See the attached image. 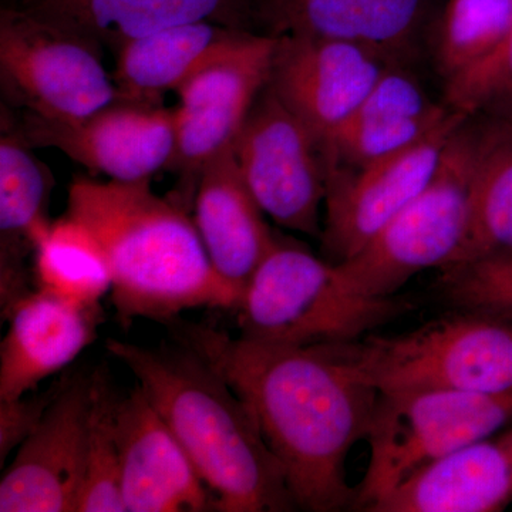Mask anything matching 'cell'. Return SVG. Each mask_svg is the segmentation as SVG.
Masks as SVG:
<instances>
[{"label": "cell", "mask_w": 512, "mask_h": 512, "mask_svg": "<svg viewBox=\"0 0 512 512\" xmlns=\"http://www.w3.org/2000/svg\"><path fill=\"white\" fill-rule=\"evenodd\" d=\"M511 25L512 0H448L434 46L444 83L490 55Z\"/></svg>", "instance_id": "obj_27"}, {"label": "cell", "mask_w": 512, "mask_h": 512, "mask_svg": "<svg viewBox=\"0 0 512 512\" xmlns=\"http://www.w3.org/2000/svg\"><path fill=\"white\" fill-rule=\"evenodd\" d=\"M477 121L470 220L436 286L451 309L512 320V120Z\"/></svg>", "instance_id": "obj_9"}, {"label": "cell", "mask_w": 512, "mask_h": 512, "mask_svg": "<svg viewBox=\"0 0 512 512\" xmlns=\"http://www.w3.org/2000/svg\"><path fill=\"white\" fill-rule=\"evenodd\" d=\"M32 275L39 291L80 308H99L111 291L109 262L100 242L67 214L37 229Z\"/></svg>", "instance_id": "obj_25"}, {"label": "cell", "mask_w": 512, "mask_h": 512, "mask_svg": "<svg viewBox=\"0 0 512 512\" xmlns=\"http://www.w3.org/2000/svg\"><path fill=\"white\" fill-rule=\"evenodd\" d=\"M443 99L468 117L512 120V25L490 55L444 83Z\"/></svg>", "instance_id": "obj_28"}, {"label": "cell", "mask_w": 512, "mask_h": 512, "mask_svg": "<svg viewBox=\"0 0 512 512\" xmlns=\"http://www.w3.org/2000/svg\"><path fill=\"white\" fill-rule=\"evenodd\" d=\"M239 30L201 20L128 40L114 52L120 99L161 104L165 92H175Z\"/></svg>", "instance_id": "obj_24"}, {"label": "cell", "mask_w": 512, "mask_h": 512, "mask_svg": "<svg viewBox=\"0 0 512 512\" xmlns=\"http://www.w3.org/2000/svg\"><path fill=\"white\" fill-rule=\"evenodd\" d=\"M99 313L39 289L20 298L5 315L10 323L0 349V400L26 396L69 366L96 338Z\"/></svg>", "instance_id": "obj_21"}, {"label": "cell", "mask_w": 512, "mask_h": 512, "mask_svg": "<svg viewBox=\"0 0 512 512\" xmlns=\"http://www.w3.org/2000/svg\"><path fill=\"white\" fill-rule=\"evenodd\" d=\"M116 423L126 511H215L211 491L140 386L117 402Z\"/></svg>", "instance_id": "obj_16"}, {"label": "cell", "mask_w": 512, "mask_h": 512, "mask_svg": "<svg viewBox=\"0 0 512 512\" xmlns=\"http://www.w3.org/2000/svg\"><path fill=\"white\" fill-rule=\"evenodd\" d=\"M178 340L231 386L284 468L299 510L353 511L346 461L366 440L379 392L329 346L271 345L184 325Z\"/></svg>", "instance_id": "obj_1"}, {"label": "cell", "mask_w": 512, "mask_h": 512, "mask_svg": "<svg viewBox=\"0 0 512 512\" xmlns=\"http://www.w3.org/2000/svg\"><path fill=\"white\" fill-rule=\"evenodd\" d=\"M30 2H32V0H19V5L18 6H26Z\"/></svg>", "instance_id": "obj_30"}, {"label": "cell", "mask_w": 512, "mask_h": 512, "mask_svg": "<svg viewBox=\"0 0 512 512\" xmlns=\"http://www.w3.org/2000/svg\"><path fill=\"white\" fill-rule=\"evenodd\" d=\"M407 63L393 64L365 100L323 144L328 165H363L406 150L454 113L431 99Z\"/></svg>", "instance_id": "obj_20"}, {"label": "cell", "mask_w": 512, "mask_h": 512, "mask_svg": "<svg viewBox=\"0 0 512 512\" xmlns=\"http://www.w3.org/2000/svg\"><path fill=\"white\" fill-rule=\"evenodd\" d=\"M117 399L101 373L93 375L87 421L83 476L76 512H126L121 491V458L117 439Z\"/></svg>", "instance_id": "obj_26"}, {"label": "cell", "mask_w": 512, "mask_h": 512, "mask_svg": "<svg viewBox=\"0 0 512 512\" xmlns=\"http://www.w3.org/2000/svg\"><path fill=\"white\" fill-rule=\"evenodd\" d=\"M93 376L57 393L0 480V512L74 511L83 476Z\"/></svg>", "instance_id": "obj_15"}, {"label": "cell", "mask_w": 512, "mask_h": 512, "mask_svg": "<svg viewBox=\"0 0 512 512\" xmlns=\"http://www.w3.org/2000/svg\"><path fill=\"white\" fill-rule=\"evenodd\" d=\"M55 392L42 396L0 400V464L20 447L45 417L46 410L56 397Z\"/></svg>", "instance_id": "obj_29"}, {"label": "cell", "mask_w": 512, "mask_h": 512, "mask_svg": "<svg viewBox=\"0 0 512 512\" xmlns=\"http://www.w3.org/2000/svg\"><path fill=\"white\" fill-rule=\"evenodd\" d=\"M278 39L239 30L175 92V150L168 168L197 180L205 164L234 147L271 77Z\"/></svg>", "instance_id": "obj_11"}, {"label": "cell", "mask_w": 512, "mask_h": 512, "mask_svg": "<svg viewBox=\"0 0 512 512\" xmlns=\"http://www.w3.org/2000/svg\"><path fill=\"white\" fill-rule=\"evenodd\" d=\"M419 308L412 296L365 295L339 266L278 238L242 293V338L271 345H342L375 333Z\"/></svg>", "instance_id": "obj_4"}, {"label": "cell", "mask_w": 512, "mask_h": 512, "mask_svg": "<svg viewBox=\"0 0 512 512\" xmlns=\"http://www.w3.org/2000/svg\"><path fill=\"white\" fill-rule=\"evenodd\" d=\"M30 147H52L111 181H151L175 150L174 109L119 99L79 123H52L25 114L13 124Z\"/></svg>", "instance_id": "obj_14"}, {"label": "cell", "mask_w": 512, "mask_h": 512, "mask_svg": "<svg viewBox=\"0 0 512 512\" xmlns=\"http://www.w3.org/2000/svg\"><path fill=\"white\" fill-rule=\"evenodd\" d=\"M12 123L0 137V302L3 316L29 291L26 259L37 229L50 221L53 180Z\"/></svg>", "instance_id": "obj_23"}, {"label": "cell", "mask_w": 512, "mask_h": 512, "mask_svg": "<svg viewBox=\"0 0 512 512\" xmlns=\"http://www.w3.org/2000/svg\"><path fill=\"white\" fill-rule=\"evenodd\" d=\"M468 119L454 110L406 150L363 165L326 167V217L320 237L326 261H348L409 205L430 183L448 141Z\"/></svg>", "instance_id": "obj_12"}, {"label": "cell", "mask_w": 512, "mask_h": 512, "mask_svg": "<svg viewBox=\"0 0 512 512\" xmlns=\"http://www.w3.org/2000/svg\"><path fill=\"white\" fill-rule=\"evenodd\" d=\"M269 87L320 147L372 92L394 60L376 47L336 37H276Z\"/></svg>", "instance_id": "obj_13"}, {"label": "cell", "mask_w": 512, "mask_h": 512, "mask_svg": "<svg viewBox=\"0 0 512 512\" xmlns=\"http://www.w3.org/2000/svg\"><path fill=\"white\" fill-rule=\"evenodd\" d=\"M19 8L113 52L128 40L201 20L247 30L242 0H32Z\"/></svg>", "instance_id": "obj_22"}, {"label": "cell", "mask_w": 512, "mask_h": 512, "mask_svg": "<svg viewBox=\"0 0 512 512\" xmlns=\"http://www.w3.org/2000/svg\"><path fill=\"white\" fill-rule=\"evenodd\" d=\"M107 350L136 376L214 497L215 511L284 512V468L231 386L187 346L148 349L110 339Z\"/></svg>", "instance_id": "obj_3"}, {"label": "cell", "mask_w": 512, "mask_h": 512, "mask_svg": "<svg viewBox=\"0 0 512 512\" xmlns=\"http://www.w3.org/2000/svg\"><path fill=\"white\" fill-rule=\"evenodd\" d=\"M512 503V424L434 461L367 512H495Z\"/></svg>", "instance_id": "obj_19"}, {"label": "cell", "mask_w": 512, "mask_h": 512, "mask_svg": "<svg viewBox=\"0 0 512 512\" xmlns=\"http://www.w3.org/2000/svg\"><path fill=\"white\" fill-rule=\"evenodd\" d=\"M249 32L356 40L407 63L426 0H242Z\"/></svg>", "instance_id": "obj_17"}, {"label": "cell", "mask_w": 512, "mask_h": 512, "mask_svg": "<svg viewBox=\"0 0 512 512\" xmlns=\"http://www.w3.org/2000/svg\"><path fill=\"white\" fill-rule=\"evenodd\" d=\"M100 53V46L19 6L0 12L3 89L39 119L79 123L120 99Z\"/></svg>", "instance_id": "obj_8"}, {"label": "cell", "mask_w": 512, "mask_h": 512, "mask_svg": "<svg viewBox=\"0 0 512 512\" xmlns=\"http://www.w3.org/2000/svg\"><path fill=\"white\" fill-rule=\"evenodd\" d=\"M265 215L242 177L234 147L201 168L192 218L212 268L239 302L278 241Z\"/></svg>", "instance_id": "obj_18"}, {"label": "cell", "mask_w": 512, "mask_h": 512, "mask_svg": "<svg viewBox=\"0 0 512 512\" xmlns=\"http://www.w3.org/2000/svg\"><path fill=\"white\" fill-rule=\"evenodd\" d=\"M511 424L512 389L379 393L366 439L369 464L353 511L367 512L420 468Z\"/></svg>", "instance_id": "obj_6"}, {"label": "cell", "mask_w": 512, "mask_h": 512, "mask_svg": "<svg viewBox=\"0 0 512 512\" xmlns=\"http://www.w3.org/2000/svg\"><path fill=\"white\" fill-rule=\"evenodd\" d=\"M239 170L259 207L289 231L322 237L326 164L322 147L268 86L234 144Z\"/></svg>", "instance_id": "obj_10"}, {"label": "cell", "mask_w": 512, "mask_h": 512, "mask_svg": "<svg viewBox=\"0 0 512 512\" xmlns=\"http://www.w3.org/2000/svg\"><path fill=\"white\" fill-rule=\"evenodd\" d=\"M328 346L379 393L512 389V320L490 313L451 309L409 332Z\"/></svg>", "instance_id": "obj_5"}, {"label": "cell", "mask_w": 512, "mask_h": 512, "mask_svg": "<svg viewBox=\"0 0 512 512\" xmlns=\"http://www.w3.org/2000/svg\"><path fill=\"white\" fill-rule=\"evenodd\" d=\"M478 121L470 117L448 141L436 174L362 251L336 264L369 296L397 295L413 276L456 255L470 220Z\"/></svg>", "instance_id": "obj_7"}, {"label": "cell", "mask_w": 512, "mask_h": 512, "mask_svg": "<svg viewBox=\"0 0 512 512\" xmlns=\"http://www.w3.org/2000/svg\"><path fill=\"white\" fill-rule=\"evenodd\" d=\"M150 184L80 177L69 188L67 215L100 242L121 322H164L195 308L235 311L237 295L212 268L194 218Z\"/></svg>", "instance_id": "obj_2"}]
</instances>
